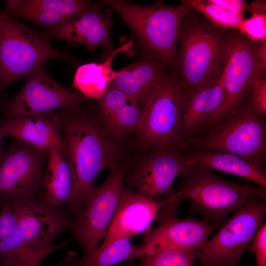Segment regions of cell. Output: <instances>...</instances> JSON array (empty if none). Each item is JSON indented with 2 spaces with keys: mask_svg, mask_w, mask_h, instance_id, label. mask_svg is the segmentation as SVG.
Returning a JSON list of instances; mask_svg holds the SVG:
<instances>
[{
  "mask_svg": "<svg viewBox=\"0 0 266 266\" xmlns=\"http://www.w3.org/2000/svg\"><path fill=\"white\" fill-rule=\"evenodd\" d=\"M63 138V154L70 168L73 189L66 209L74 220L85 205L103 169L130 165L125 143L113 137L99 116L97 101L75 110L53 111Z\"/></svg>",
  "mask_w": 266,
  "mask_h": 266,
  "instance_id": "cell-1",
  "label": "cell"
},
{
  "mask_svg": "<svg viewBox=\"0 0 266 266\" xmlns=\"http://www.w3.org/2000/svg\"><path fill=\"white\" fill-rule=\"evenodd\" d=\"M190 7L181 24L173 71L182 93L220 77L227 34Z\"/></svg>",
  "mask_w": 266,
  "mask_h": 266,
  "instance_id": "cell-2",
  "label": "cell"
},
{
  "mask_svg": "<svg viewBox=\"0 0 266 266\" xmlns=\"http://www.w3.org/2000/svg\"><path fill=\"white\" fill-rule=\"evenodd\" d=\"M100 1L116 11L133 32L143 54L150 55L174 69L180 28L190 8L182 0L178 5L157 1L141 5L121 0Z\"/></svg>",
  "mask_w": 266,
  "mask_h": 266,
  "instance_id": "cell-3",
  "label": "cell"
},
{
  "mask_svg": "<svg viewBox=\"0 0 266 266\" xmlns=\"http://www.w3.org/2000/svg\"><path fill=\"white\" fill-rule=\"evenodd\" d=\"M175 190L190 202V209L208 223L221 225L227 216L246 204L266 200V188L222 179L210 169L189 165Z\"/></svg>",
  "mask_w": 266,
  "mask_h": 266,
  "instance_id": "cell-4",
  "label": "cell"
},
{
  "mask_svg": "<svg viewBox=\"0 0 266 266\" xmlns=\"http://www.w3.org/2000/svg\"><path fill=\"white\" fill-rule=\"evenodd\" d=\"M49 36L19 22L0 9V91L51 60L75 63L55 48Z\"/></svg>",
  "mask_w": 266,
  "mask_h": 266,
  "instance_id": "cell-5",
  "label": "cell"
},
{
  "mask_svg": "<svg viewBox=\"0 0 266 266\" xmlns=\"http://www.w3.org/2000/svg\"><path fill=\"white\" fill-rule=\"evenodd\" d=\"M192 151L233 154L263 167L266 159V124L264 116L245 100L233 113L217 125L190 139Z\"/></svg>",
  "mask_w": 266,
  "mask_h": 266,
  "instance_id": "cell-6",
  "label": "cell"
},
{
  "mask_svg": "<svg viewBox=\"0 0 266 266\" xmlns=\"http://www.w3.org/2000/svg\"><path fill=\"white\" fill-rule=\"evenodd\" d=\"M182 92L172 70L143 110L140 124L134 136L143 151L187 148L181 114Z\"/></svg>",
  "mask_w": 266,
  "mask_h": 266,
  "instance_id": "cell-7",
  "label": "cell"
},
{
  "mask_svg": "<svg viewBox=\"0 0 266 266\" xmlns=\"http://www.w3.org/2000/svg\"><path fill=\"white\" fill-rule=\"evenodd\" d=\"M48 150L15 138L0 158V203L41 199Z\"/></svg>",
  "mask_w": 266,
  "mask_h": 266,
  "instance_id": "cell-8",
  "label": "cell"
},
{
  "mask_svg": "<svg viewBox=\"0 0 266 266\" xmlns=\"http://www.w3.org/2000/svg\"><path fill=\"white\" fill-rule=\"evenodd\" d=\"M22 88L14 97L0 100L1 121L58 110L81 108L87 99L79 92L63 87L48 75L46 64L26 77Z\"/></svg>",
  "mask_w": 266,
  "mask_h": 266,
  "instance_id": "cell-9",
  "label": "cell"
},
{
  "mask_svg": "<svg viewBox=\"0 0 266 266\" xmlns=\"http://www.w3.org/2000/svg\"><path fill=\"white\" fill-rule=\"evenodd\" d=\"M258 47L240 33L227 34L220 76L224 99L209 118L203 133L235 112L245 101L254 78Z\"/></svg>",
  "mask_w": 266,
  "mask_h": 266,
  "instance_id": "cell-10",
  "label": "cell"
},
{
  "mask_svg": "<svg viewBox=\"0 0 266 266\" xmlns=\"http://www.w3.org/2000/svg\"><path fill=\"white\" fill-rule=\"evenodd\" d=\"M266 200L252 201L235 211L204 246L196 252L200 266H223L239 262L264 223Z\"/></svg>",
  "mask_w": 266,
  "mask_h": 266,
  "instance_id": "cell-11",
  "label": "cell"
},
{
  "mask_svg": "<svg viewBox=\"0 0 266 266\" xmlns=\"http://www.w3.org/2000/svg\"><path fill=\"white\" fill-rule=\"evenodd\" d=\"M130 167L124 165L111 170L100 185L95 186L85 205L74 220L72 239L80 246L86 257L106 235L114 216L124 187L125 175Z\"/></svg>",
  "mask_w": 266,
  "mask_h": 266,
  "instance_id": "cell-12",
  "label": "cell"
},
{
  "mask_svg": "<svg viewBox=\"0 0 266 266\" xmlns=\"http://www.w3.org/2000/svg\"><path fill=\"white\" fill-rule=\"evenodd\" d=\"M189 166L181 151H143L124 177V187L152 199L167 198L176 191L173 185Z\"/></svg>",
  "mask_w": 266,
  "mask_h": 266,
  "instance_id": "cell-13",
  "label": "cell"
},
{
  "mask_svg": "<svg viewBox=\"0 0 266 266\" xmlns=\"http://www.w3.org/2000/svg\"><path fill=\"white\" fill-rule=\"evenodd\" d=\"M11 202L18 229L23 238L32 246L51 247L61 234L72 229L74 219L66 208L58 209L41 199Z\"/></svg>",
  "mask_w": 266,
  "mask_h": 266,
  "instance_id": "cell-14",
  "label": "cell"
},
{
  "mask_svg": "<svg viewBox=\"0 0 266 266\" xmlns=\"http://www.w3.org/2000/svg\"><path fill=\"white\" fill-rule=\"evenodd\" d=\"M220 225L192 217L174 218L145 233L140 245L143 256L167 249L197 252Z\"/></svg>",
  "mask_w": 266,
  "mask_h": 266,
  "instance_id": "cell-15",
  "label": "cell"
},
{
  "mask_svg": "<svg viewBox=\"0 0 266 266\" xmlns=\"http://www.w3.org/2000/svg\"><path fill=\"white\" fill-rule=\"evenodd\" d=\"M170 197L152 199L124 187L118 204L101 245L117 238H130L150 230Z\"/></svg>",
  "mask_w": 266,
  "mask_h": 266,
  "instance_id": "cell-16",
  "label": "cell"
},
{
  "mask_svg": "<svg viewBox=\"0 0 266 266\" xmlns=\"http://www.w3.org/2000/svg\"><path fill=\"white\" fill-rule=\"evenodd\" d=\"M111 9L102 10V2L93 4L86 11L44 33L71 45H82L93 52L100 46L108 55L113 50L110 36Z\"/></svg>",
  "mask_w": 266,
  "mask_h": 266,
  "instance_id": "cell-17",
  "label": "cell"
},
{
  "mask_svg": "<svg viewBox=\"0 0 266 266\" xmlns=\"http://www.w3.org/2000/svg\"><path fill=\"white\" fill-rule=\"evenodd\" d=\"M68 244L65 241L47 248L30 245L18 229L12 203L0 204V266H40L50 254Z\"/></svg>",
  "mask_w": 266,
  "mask_h": 266,
  "instance_id": "cell-18",
  "label": "cell"
},
{
  "mask_svg": "<svg viewBox=\"0 0 266 266\" xmlns=\"http://www.w3.org/2000/svg\"><path fill=\"white\" fill-rule=\"evenodd\" d=\"M120 70L110 84L135 99L143 110L173 70L155 57L142 54Z\"/></svg>",
  "mask_w": 266,
  "mask_h": 266,
  "instance_id": "cell-19",
  "label": "cell"
},
{
  "mask_svg": "<svg viewBox=\"0 0 266 266\" xmlns=\"http://www.w3.org/2000/svg\"><path fill=\"white\" fill-rule=\"evenodd\" d=\"M97 104L101 122L113 137L125 143L134 136L143 114L135 99L110 84Z\"/></svg>",
  "mask_w": 266,
  "mask_h": 266,
  "instance_id": "cell-20",
  "label": "cell"
},
{
  "mask_svg": "<svg viewBox=\"0 0 266 266\" xmlns=\"http://www.w3.org/2000/svg\"><path fill=\"white\" fill-rule=\"evenodd\" d=\"M224 97L220 77L191 92L182 93L181 114L187 142L202 133L209 118L221 105Z\"/></svg>",
  "mask_w": 266,
  "mask_h": 266,
  "instance_id": "cell-21",
  "label": "cell"
},
{
  "mask_svg": "<svg viewBox=\"0 0 266 266\" xmlns=\"http://www.w3.org/2000/svg\"><path fill=\"white\" fill-rule=\"evenodd\" d=\"M0 123L3 137L13 136L43 150L55 146L63 152L62 135L53 112L13 118Z\"/></svg>",
  "mask_w": 266,
  "mask_h": 266,
  "instance_id": "cell-22",
  "label": "cell"
},
{
  "mask_svg": "<svg viewBox=\"0 0 266 266\" xmlns=\"http://www.w3.org/2000/svg\"><path fill=\"white\" fill-rule=\"evenodd\" d=\"M129 42L113 50L101 63L92 62L79 66L75 71L72 88L77 89L86 99L100 100L105 93L108 85L119 75L112 66L115 57L131 48Z\"/></svg>",
  "mask_w": 266,
  "mask_h": 266,
  "instance_id": "cell-23",
  "label": "cell"
},
{
  "mask_svg": "<svg viewBox=\"0 0 266 266\" xmlns=\"http://www.w3.org/2000/svg\"><path fill=\"white\" fill-rule=\"evenodd\" d=\"M189 165H196L233 174L266 188V174L261 166L239 156L220 152L192 151Z\"/></svg>",
  "mask_w": 266,
  "mask_h": 266,
  "instance_id": "cell-24",
  "label": "cell"
},
{
  "mask_svg": "<svg viewBox=\"0 0 266 266\" xmlns=\"http://www.w3.org/2000/svg\"><path fill=\"white\" fill-rule=\"evenodd\" d=\"M70 168L61 150L53 146L48 149L41 200L60 209H65L72 192Z\"/></svg>",
  "mask_w": 266,
  "mask_h": 266,
  "instance_id": "cell-25",
  "label": "cell"
},
{
  "mask_svg": "<svg viewBox=\"0 0 266 266\" xmlns=\"http://www.w3.org/2000/svg\"><path fill=\"white\" fill-rule=\"evenodd\" d=\"M143 256L140 245L133 244L126 238H117L106 245H100L89 256L79 258L73 251H68L57 266H113Z\"/></svg>",
  "mask_w": 266,
  "mask_h": 266,
  "instance_id": "cell-26",
  "label": "cell"
},
{
  "mask_svg": "<svg viewBox=\"0 0 266 266\" xmlns=\"http://www.w3.org/2000/svg\"><path fill=\"white\" fill-rule=\"evenodd\" d=\"M184 1L190 8L201 14L214 27L221 30H237L244 19L227 11L211 0Z\"/></svg>",
  "mask_w": 266,
  "mask_h": 266,
  "instance_id": "cell-27",
  "label": "cell"
},
{
  "mask_svg": "<svg viewBox=\"0 0 266 266\" xmlns=\"http://www.w3.org/2000/svg\"><path fill=\"white\" fill-rule=\"evenodd\" d=\"M27 6L56 13L69 19L77 16L91 6L93 3L85 0H20Z\"/></svg>",
  "mask_w": 266,
  "mask_h": 266,
  "instance_id": "cell-28",
  "label": "cell"
},
{
  "mask_svg": "<svg viewBox=\"0 0 266 266\" xmlns=\"http://www.w3.org/2000/svg\"><path fill=\"white\" fill-rule=\"evenodd\" d=\"M140 258L137 266H194L196 252L167 249Z\"/></svg>",
  "mask_w": 266,
  "mask_h": 266,
  "instance_id": "cell-29",
  "label": "cell"
},
{
  "mask_svg": "<svg viewBox=\"0 0 266 266\" xmlns=\"http://www.w3.org/2000/svg\"><path fill=\"white\" fill-rule=\"evenodd\" d=\"M266 14H253L243 19L237 30L250 41L256 43L266 42Z\"/></svg>",
  "mask_w": 266,
  "mask_h": 266,
  "instance_id": "cell-30",
  "label": "cell"
},
{
  "mask_svg": "<svg viewBox=\"0 0 266 266\" xmlns=\"http://www.w3.org/2000/svg\"><path fill=\"white\" fill-rule=\"evenodd\" d=\"M251 103L260 115L266 114V76L255 78L252 83Z\"/></svg>",
  "mask_w": 266,
  "mask_h": 266,
  "instance_id": "cell-31",
  "label": "cell"
},
{
  "mask_svg": "<svg viewBox=\"0 0 266 266\" xmlns=\"http://www.w3.org/2000/svg\"><path fill=\"white\" fill-rule=\"evenodd\" d=\"M248 248L255 257L256 266H266V224L265 222Z\"/></svg>",
  "mask_w": 266,
  "mask_h": 266,
  "instance_id": "cell-32",
  "label": "cell"
},
{
  "mask_svg": "<svg viewBox=\"0 0 266 266\" xmlns=\"http://www.w3.org/2000/svg\"><path fill=\"white\" fill-rule=\"evenodd\" d=\"M227 11L243 18V14L247 8V3L242 0H211Z\"/></svg>",
  "mask_w": 266,
  "mask_h": 266,
  "instance_id": "cell-33",
  "label": "cell"
},
{
  "mask_svg": "<svg viewBox=\"0 0 266 266\" xmlns=\"http://www.w3.org/2000/svg\"><path fill=\"white\" fill-rule=\"evenodd\" d=\"M266 42L260 44L258 47V59L254 78L266 76Z\"/></svg>",
  "mask_w": 266,
  "mask_h": 266,
  "instance_id": "cell-34",
  "label": "cell"
},
{
  "mask_svg": "<svg viewBox=\"0 0 266 266\" xmlns=\"http://www.w3.org/2000/svg\"><path fill=\"white\" fill-rule=\"evenodd\" d=\"M249 9L253 14H266V0H256L252 2Z\"/></svg>",
  "mask_w": 266,
  "mask_h": 266,
  "instance_id": "cell-35",
  "label": "cell"
},
{
  "mask_svg": "<svg viewBox=\"0 0 266 266\" xmlns=\"http://www.w3.org/2000/svg\"><path fill=\"white\" fill-rule=\"evenodd\" d=\"M3 137H4L3 136L2 133L1 131V125L0 123V158L3 151V150H2V139Z\"/></svg>",
  "mask_w": 266,
  "mask_h": 266,
  "instance_id": "cell-36",
  "label": "cell"
},
{
  "mask_svg": "<svg viewBox=\"0 0 266 266\" xmlns=\"http://www.w3.org/2000/svg\"><path fill=\"white\" fill-rule=\"evenodd\" d=\"M223 266H236V264H231V265H227Z\"/></svg>",
  "mask_w": 266,
  "mask_h": 266,
  "instance_id": "cell-37",
  "label": "cell"
},
{
  "mask_svg": "<svg viewBox=\"0 0 266 266\" xmlns=\"http://www.w3.org/2000/svg\"><path fill=\"white\" fill-rule=\"evenodd\" d=\"M129 266H136L133 263H130Z\"/></svg>",
  "mask_w": 266,
  "mask_h": 266,
  "instance_id": "cell-38",
  "label": "cell"
}]
</instances>
